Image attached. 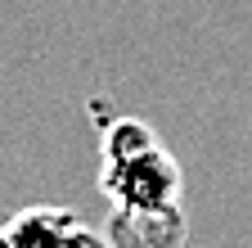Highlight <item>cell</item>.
<instances>
[{
    "mask_svg": "<svg viewBox=\"0 0 252 248\" xmlns=\"http://www.w3.org/2000/svg\"><path fill=\"white\" fill-rule=\"evenodd\" d=\"M72 226H77V212L68 208H23L9 216L5 239L9 248H63Z\"/></svg>",
    "mask_w": 252,
    "mask_h": 248,
    "instance_id": "obj_3",
    "label": "cell"
},
{
    "mask_svg": "<svg viewBox=\"0 0 252 248\" xmlns=\"http://www.w3.org/2000/svg\"><path fill=\"white\" fill-rule=\"evenodd\" d=\"M104 239H108V248H185L189 221H185V208L180 203H162V208H113Z\"/></svg>",
    "mask_w": 252,
    "mask_h": 248,
    "instance_id": "obj_2",
    "label": "cell"
},
{
    "mask_svg": "<svg viewBox=\"0 0 252 248\" xmlns=\"http://www.w3.org/2000/svg\"><path fill=\"white\" fill-rule=\"evenodd\" d=\"M99 185L113 208H162L180 203V163L162 144H153L135 158L99 163Z\"/></svg>",
    "mask_w": 252,
    "mask_h": 248,
    "instance_id": "obj_1",
    "label": "cell"
},
{
    "mask_svg": "<svg viewBox=\"0 0 252 248\" xmlns=\"http://www.w3.org/2000/svg\"><path fill=\"white\" fill-rule=\"evenodd\" d=\"M63 248H108V239H104V235H94L90 226L77 221V226L68 230V239H63Z\"/></svg>",
    "mask_w": 252,
    "mask_h": 248,
    "instance_id": "obj_5",
    "label": "cell"
},
{
    "mask_svg": "<svg viewBox=\"0 0 252 248\" xmlns=\"http://www.w3.org/2000/svg\"><path fill=\"white\" fill-rule=\"evenodd\" d=\"M0 248H9V239H5V230H0Z\"/></svg>",
    "mask_w": 252,
    "mask_h": 248,
    "instance_id": "obj_6",
    "label": "cell"
},
{
    "mask_svg": "<svg viewBox=\"0 0 252 248\" xmlns=\"http://www.w3.org/2000/svg\"><path fill=\"white\" fill-rule=\"evenodd\" d=\"M153 144H158V136H153L149 122H140V117H117V122H108V127H104V140H99V163L135 158V153H144V149H153Z\"/></svg>",
    "mask_w": 252,
    "mask_h": 248,
    "instance_id": "obj_4",
    "label": "cell"
}]
</instances>
